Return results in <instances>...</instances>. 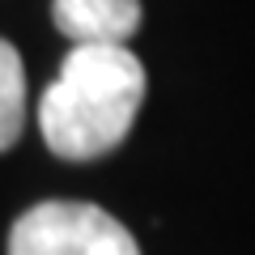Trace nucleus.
<instances>
[{
    "label": "nucleus",
    "mask_w": 255,
    "mask_h": 255,
    "mask_svg": "<svg viewBox=\"0 0 255 255\" xmlns=\"http://www.w3.org/2000/svg\"><path fill=\"white\" fill-rule=\"evenodd\" d=\"M145 102V68L128 47H73L43 90L38 132L68 162H94L132 132Z\"/></svg>",
    "instance_id": "nucleus-1"
},
{
    "label": "nucleus",
    "mask_w": 255,
    "mask_h": 255,
    "mask_svg": "<svg viewBox=\"0 0 255 255\" xmlns=\"http://www.w3.org/2000/svg\"><path fill=\"white\" fill-rule=\"evenodd\" d=\"M9 255H140L124 221L85 200H47L9 230Z\"/></svg>",
    "instance_id": "nucleus-2"
},
{
    "label": "nucleus",
    "mask_w": 255,
    "mask_h": 255,
    "mask_svg": "<svg viewBox=\"0 0 255 255\" xmlns=\"http://www.w3.org/2000/svg\"><path fill=\"white\" fill-rule=\"evenodd\" d=\"M51 21L73 47H124L140 26V0H51Z\"/></svg>",
    "instance_id": "nucleus-3"
},
{
    "label": "nucleus",
    "mask_w": 255,
    "mask_h": 255,
    "mask_svg": "<svg viewBox=\"0 0 255 255\" xmlns=\"http://www.w3.org/2000/svg\"><path fill=\"white\" fill-rule=\"evenodd\" d=\"M26 124V68L13 43L0 38V153L17 145Z\"/></svg>",
    "instance_id": "nucleus-4"
}]
</instances>
